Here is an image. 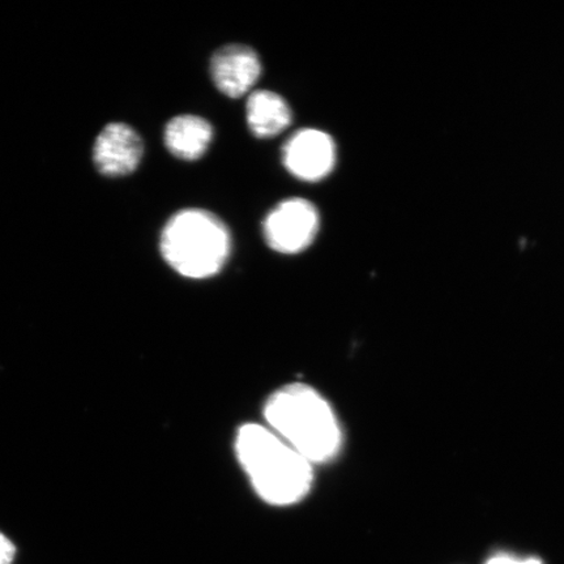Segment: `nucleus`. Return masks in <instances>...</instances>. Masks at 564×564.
<instances>
[{
  "label": "nucleus",
  "mask_w": 564,
  "mask_h": 564,
  "mask_svg": "<svg viewBox=\"0 0 564 564\" xmlns=\"http://www.w3.org/2000/svg\"><path fill=\"white\" fill-rule=\"evenodd\" d=\"M236 454L252 488L267 503H299L312 490L313 465L270 427L247 423L239 429Z\"/></svg>",
  "instance_id": "1"
},
{
  "label": "nucleus",
  "mask_w": 564,
  "mask_h": 564,
  "mask_svg": "<svg viewBox=\"0 0 564 564\" xmlns=\"http://www.w3.org/2000/svg\"><path fill=\"white\" fill-rule=\"evenodd\" d=\"M268 427L314 464L333 460L343 433L333 406L314 388L291 384L274 392L264 406Z\"/></svg>",
  "instance_id": "2"
},
{
  "label": "nucleus",
  "mask_w": 564,
  "mask_h": 564,
  "mask_svg": "<svg viewBox=\"0 0 564 564\" xmlns=\"http://www.w3.org/2000/svg\"><path fill=\"white\" fill-rule=\"evenodd\" d=\"M231 237L227 225L208 210L188 208L169 218L160 237L165 262L181 276H215L228 262Z\"/></svg>",
  "instance_id": "3"
},
{
  "label": "nucleus",
  "mask_w": 564,
  "mask_h": 564,
  "mask_svg": "<svg viewBox=\"0 0 564 564\" xmlns=\"http://www.w3.org/2000/svg\"><path fill=\"white\" fill-rule=\"evenodd\" d=\"M321 216L312 202L291 197L264 218L263 236L272 250L294 256L308 249L319 231Z\"/></svg>",
  "instance_id": "4"
},
{
  "label": "nucleus",
  "mask_w": 564,
  "mask_h": 564,
  "mask_svg": "<svg viewBox=\"0 0 564 564\" xmlns=\"http://www.w3.org/2000/svg\"><path fill=\"white\" fill-rule=\"evenodd\" d=\"M336 144L327 132L315 129L300 130L282 148V162L286 171L305 182H317L334 172Z\"/></svg>",
  "instance_id": "5"
},
{
  "label": "nucleus",
  "mask_w": 564,
  "mask_h": 564,
  "mask_svg": "<svg viewBox=\"0 0 564 564\" xmlns=\"http://www.w3.org/2000/svg\"><path fill=\"white\" fill-rule=\"evenodd\" d=\"M144 154L139 133L126 123H109L98 133L94 147L97 172L109 178L130 175L137 171Z\"/></svg>",
  "instance_id": "6"
},
{
  "label": "nucleus",
  "mask_w": 564,
  "mask_h": 564,
  "mask_svg": "<svg viewBox=\"0 0 564 564\" xmlns=\"http://www.w3.org/2000/svg\"><path fill=\"white\" fill-rule=\"evenodd\" d=\"M210 75L221 94L239 98L256 86L262 75V62L250 46L227 45L212 55Z\"/></svg>",
  "instance_id": "7"
},
{
  "label": "nucleus",
  "mask_w": 564,
  "mask_h": 564,
  "mask_svg": "<svg viewBox=\"0 0 564 564\" xmlns=\"http://www.w3.org/2000/svg\"><path fill=\"white\" fill-rule=\"evenodd\" d=\"M246 118L250 131L259 139L273 138L293 121L291 106L271 90H256L247 98Z\"/></svg>",
  "instance_id": "8"
},
{
  "label": "nucleus",
  "mask_w": 564,
  "mask_h": 564,
  "mask_svg": "<svg viewBox=\"0 0 564 564\" xmlns=\"http://www.w3.org/2000/svg\"><path fill=\"white\" fill-rule=\"evenodd\" d=\"M214 129L199 116L174 117L165 127L164 140L167 151L176 159L194 161L207 152Z\"/></svg>",
  "instance_id": "9"
},
{
  "label": "nucleus",
  "mask_w": 564,
  "mask_h": 564,
  "mask_svg": "<svg viewBox=\"0 0 564 564\" xmlns=\"http://www.w3.org/2000/svg\"><path fill=\"white\" fill-rule=\"evenodd\" d=\"M17 556V546L13 542L0 532V564H12Z\"/></svg>",
  "instance_id": "10"
},
{
  "label": "nucleus",
  "mask_w": 564,
  "mask_h": 564,
  "mask_svg": "<svg viewBox=\"0 0 564 564\" xmlns=\"http://www.w3.org/2000/svg\"><path fill=\"white\" fill-rule=\"evenodd\" d=\"M488 564H519V562L509 558V556H497V558L491 560Z\"/></svg>",
  "instance_id": "11"
},
{
  "label": "nucleus",
  "mask_w": 564,
  "mask_h": 564,
  "mask_svg": "<svg viewBox=\"0 0 564 564\" xmlns=\"http://www.w3.org/2000/svg\"><path fill=\"white\" fill-rule=\"evenodd\" d=\"M519 564H542V563L538 560H528L524 562H519Z\"/></svg>",
  "instance_id": "12"
}]
</instances>
